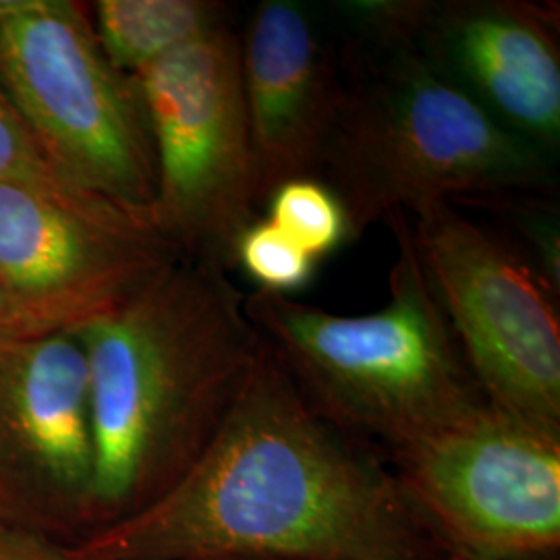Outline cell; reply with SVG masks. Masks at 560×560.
<instances>
[{
  "instance_id": "4",
  "label": "cell",
  "mask_w": 560,
  "mask_h": 560,
  "mask_svg": "<svg viewBox=\"0 0 560 560\" xmlns=\"http://www.w3.org/2000/svg\"><path fill=\"white\" fill-rule=\"evenodd\" d=\"M384 221L397 256L378 312L337 316L260 289L243 298V312L318 416L395 453L486 399L423 268L409 214Z\"/></svg>"
},
{
  "instance_id": "13",
  "label": "cell",
  "mask_w": 560,
  "mask_h": 560,
  "mask_svg": "<svg viewBox=\"0 0 560 560\" xmlns=\"http://www.w3.org/2000/svg\"><path fill=\"white\" fill-rule=\"evenodd\" d=\"M88 13L102 52L127 78L226 23L210 0H96Z\"/></svg>"
},
{
  "instance_id": "19",
  "label": "cell",
  "mask_w": 560,
  "mask_h": 560,
  "mask_svg": "<svg viewBox=\"0 0 560 560\" xmlns=\"http://www.w3.org/2000/svg\"><path fill=\"white\" fill-rule=\"evenodd\" d=\"M442 560H471V559H463V557H457V555H446ZM534 560H559V557H548V559H534Z\"/></svg>"
},
{
  "instance_id": "17",
  "label": "cell",
  "mask_w": 560,
  "mask_h": 560,
  "mask_svg": "<svg viewBox=\"0 0 560 560\" xmlns=\"http://www.w3.org/2000/svg\"><path fill=\"white\" fill-rule=\"evenodd\" d=\"M0 560H80L69 544L0 523Z\"/></svg>"
},
{
  "instance_id": "8",
  "label": "cell",
  "mask_w": 560,
  "mask_h": 560,
  "mask_svg": "<svg viewBox=\"0 0 560 560\" xmlns=\"http://www.w3.org/2000/svg\"><path fill=\"white\" fill-rule=\"evenodd\" d=\"M416 247L486 402L560 430V320L520 249L439 201L409 214Z\"/></svg>"
},
{
  "instance_id": "12",
  "label": "cell",
  "mask_w": 560,
  "mask_h": 560,
  "mask_svg": "<svg viewBox=\"0 0 560 560\" xmlns=\"http://www.w3.org/2000/svg\"><path fill=\"white\" fill-rule=\"evenodd\" d=\"M241 83L261 206L287 180L320 179L345 75L312 11L264 0L240 38Z\"/></svg>"
},
{
  "instance_id": "11",
  "label": "cell",
  "mask_w": 560,
  "mask_h": 560,
  "mask_svg": "<svg viewBox=\"0 0 560 560\" xmlns=\"http://www.w3.org/2000/svg\"><path fill=\"white\" fill-rule=\"evenodd\" d=\"M368 34L413 44L436 71L546 156L560 140L557 11L523 0H363Z\"/></svg>"
},
{
  "instance_id": "5",
  "label": "cell",
  "mask_w": 560,
  "mask_h": 560,
  "mask_svg": "<svg viewBox=\"0 0 560 560\" xmlns=\"http://www.w3.org/2000/svg\"><path fill=\"white\" fill-rule=\"evenodd\" d=\"M0 85L67 179L152 219L140 94L102 52L88 4L0 0Z\"/></svg>"
},
{
  "instance_id": "9",
  "label": "cell",
  "mask_w": 560,
  "mask_h": 560,
  "mask_svg": "<svg viewBox=\"0 0 560 560\" xmlns=\"http://www.w3.org/2000/svg\"><path fill=\"white\" fill-rule=\"evenodd\" d=\"M185 256L150 217L0 185V295L13 332H73Z\"/></svg>"
},
{
  "instance_id": "7",
  "label": "cell",
  "mask_w": 560,
  "mask_h": 560,
  "mask_svg": "<svg viewBox=\"0 0 560 560\" xmlns=\"http://www.w3.org/2000/svg\"><path fill=\"white\" fill-rule=\"evenodd\" d=\"M393 474L446 555L559 557L560 430L488 402L393 453Z\"/></svg>"
},
{
  "instance_id": "2",
  "label": "cell",
  "mask_w": 560,
  "mask_h": 560,
  "mask_svg": "<svg viewBox=\"0 0 560 560\" xmlns=\"http://www.w3.org/2000/svg\"><path fill=\"white\" fill-rule=\"evenodd\" d=\"M243 298L221 264L179 256L73 330L96 448L90 534L161 499L221 428L264 342Z\"/></svg>"
},
{
  "instance_id": "3",
  "label": "cell",
  "mask_w": 560,
  "mask_h": 560,
  "mask_svg": "<svg viewBox=\"0 0 560 560\" xmlns=\"http://www.w3.org/2000/svg\"><path fill=\"white\" fill-rule=\"evenodd\" d=\"M361 36L376 50L340 57L345 94L320 168L349 240L393 212L548 183V156L490 117L413 44Z\"/></svg>"
},
{
  "instance_id": "14",
  "label": "cell",
  "mask_w": 560,
  "mask_h": 560,
  "mask_svg": "<svg viewBox=\"0 0 560 560\" xmlns=\"http://www.w3.org/2000/svg\"><path fill=\"white\" fill-rule=\"evenodd\" d=\"M268 219L314 260L349 240L347 219L337 196L320 179L282 183L266 201Z\"/></svg>"
},
{
  "instance_id": "15",
  "label": "cell",
  "mask_w": 560,
  "mask_h": 560,
  "mask_svg": "<svg viewBox=\"0 0 560 560\" xmlns=\"http://www.w3.org/2000/svg\"><path fill=\"white\" fill-rule=\"evenodd\" d=\"M0 185L67 201H108L67 179L0 85ZM113 203V201H110Z\"/></svg>"
},
{
  "instance_id": "6",
  "label": "cell",
  "mask_w": 560,
  "mask_h": 560,
  "mask_svg": "<svg viewBox=\"0 0 560 560\" xmlns=\"http://www.w3.org/2000/svg\"><path fill=\"white\" fill-rule=\"evenodd\" d=\"M154 156L152 219L185 256L235 268L261 208L241 83L240 36L224 23L133 78Z\"/></svg>"
},
{
  "instance_id": "1",
  "label": "cell",
  "mask_w": 560,
  "mask_h": 560,
  "mask_svg": "<svg viewBox=\"0 0 560 560\" xmlns=\"http://www.w3.org/2000/svg\"><path fill=\"white\" fill-rule=\"evenodd\" d=\"M71 550L80 560L446 557L393 469L310 407L266 340L196 463Z\"/></svg>"
},
{
  "instance_id": "10",
  "label": "cell",
  "mask_w": 560,
  "mask_h": 560,
  "mask_svg": "<svg viewBox=\"0 0 560 560\" xmlns=\"http://www.w3.org/2000/svg\"><path fill=\"white\" fill-rule=\"evenodd\" d=\"M94 474L75 332H0V523L78 544L92 532Z\"/></svg>"
},
{
  "instance_id": "18",
  "label": "cell",
  "mask_w": 560,
  "mask_h": 560,
  "mask_svg": "<svg viewBox=\"0 0 560 560\" xmlns=\"http://www.w3.org/2000/svg\"><path fill=\"white\" fill-rule=\"evenodd\" d=\"M11 330V318H9V310L4 305V300L0 295V332H7Z\"/></svg>"
},
{
  "instance_id": "16",
  "label": "cell",
  "mask_w": 560,
  "mask_h": 560,
  "mask_svg": "<svg viewBox=\"0 0 560 560\" xmlns=\"http://www.w3.org/2000/svg\"><path fill=\"white\" fill-rule=\"evenodd\" d=\"M316 260L270 221L254 222L235 245V266L260 284V291L287 295L314 277Z\"/></svg>"
}]
</instances>
